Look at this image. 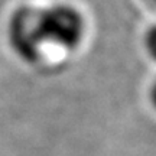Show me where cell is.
Returning <instances> with one entry per match:
<instances>
[{
    "mask_svg": "<svg viewBox=\"0 0 156 156\" xmlns=\"http://www.w3.org/2000/svg\"><path fill=\"white\" fill-rule=\"evenodd\" d=\"M38 32L44 48L75 51L85 35V22L73 5L54 3L38 7Z\"/></svg>",
    "mask_w": 156,
    "mask_h": 156,
    "instance_id": "6da1fadb",
    "label": "cell"
},
{
    "mask_svg": "<svg viewBox=\"0 0 156 156\" xmlns=\"http://www.w3.org/2000/svg\"><path fill=\"white\" fill-rule=\"evenodd\" d=\"M7 42L17 58L28 64L42 58L45 48L38 32V7L22 6L15 10L7 25Z\"/></svg>",
    "mask_w": 156,
    "mask_h": 156,
    "instance_id": "7a4b0ae2",
    "label": "cell"
},
{
    "mask_svg": "<svg viewBox=\"0 0 156 156\" xmlns=\"http://www.w3.org/2000/svg\"><path fill=\"white\" fill-rule=\"evenodd\" d=\"M145 49L147 52V55L151 56L153 61H156V25H153L152 28L145 35Z\"/></svg>",
    "mask_w": 156,
    "mask_h": 156,
    "instance_id": "3957f363",
    "label": "cell"
},
{
    "mask_svg": "<svg viewBox=\"0 0 156 156\" xmlns=\"http://www.w3.org/2000/svg\"><path fill=\"white\" fill-rule=\"evenodd\" d=\"M149 100H151V104L153 106V108H156V80L152 83L151 88H149Z\"/></svg>",
    "mask_w": 156,
    "mask_h": 156,
    "instance_id": "277c9868",
    "label": "cell"
},
{
    "mask_svg": "<svg viewBox=\"0 0 156 156\" xmlns=\"http://www.w3.org/2000/svg\"><path fill=\"white\" fill-rule=\"evenodd\" d=\"M143 3H146V5L152 6V7H156V0H142Z\"/></svg>",
    "mask_w": 156,
    "mask_h": 156,
    "instance_id": "5b68a950",
    "label": "cell"
}]
</instances>
